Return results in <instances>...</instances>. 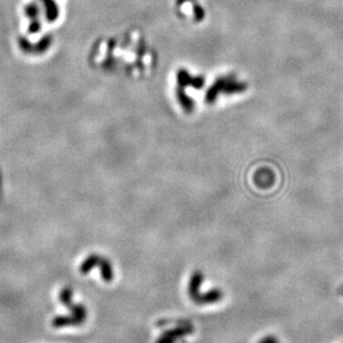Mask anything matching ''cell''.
I'll return each instance as SVG.
<instances>
[{
    "label": "cell",
    "mask_w": 343,
    "mask_h": 343,
    "mask_svg": "<svg viewBox=\"0 0 343 343\" xmlns=\"http://www.w3.org/2000/svg\"><path fill=\"white\" fill-rule=\"evenodd\" d=\"M72 297H73L72 288L66 287L64 288L60 293V301L64 305H66L69 311H71L72 315H74L75 318H77L79 321H82L84 323L85 320L87 319V309H86V307L83 304L73 303Z\"/></svg>",
    "instance_id": "cell-1"
},
{
    "label": "cell",
    "mask_w": 343,
    "mask_h": 343,
    "mask_svg": "<svg viewBox=\"0 0 343 343\" xmlns=\"http://www.w3.org/2000/svg\"><path fill=\"white\" fill-rule=\"evenodd\" d=\"M242 89L243 90L245 89V85L238 83L237 80L228 79V78L219 79L206 95V100L212 101L214 98H215V96H217L221 92H226V93L242 92Z\"/></svg>",
    "instance_id": "cell-2"
},
{
    "label": "cell",
    "mask_w": 343,
    "mask_h": 343,
    "mask_svg": "<svg viewBox=\"0 0 343 343\" xmlns=\"http://www.w3.org/2000/svg\"><path fill=\"white\" fill-rule=\"evenodd\" d=\"M193 330L194 329H193L192 324L179 325L174 329L164 332V333L158 337L156 343H176L180 337H183V336L191 334Z\"/></svg>",
    "instance_id": "cell-3"
},
{
    "label": "cell",
    "mask_w": 343,
    "mask_h": 343,
    "mask_svg": "<svg viewBox=\"0 0 343 343\" xmlns=\"http://www.w3.org/2000/svg\"><path fill=\"white\" fill-rule=\"evenodd\" d=\"M203 281H204V274L201 271H195L190 278L187 292H189V296L194 303H196L198 297L201 296V285Z\"/></svg>",
    "instance_id": "cell-4"
},
{
    "label": "cell",
    "mask_w": 343,
    "mask_h": 343,
    "mask_svg": "<svg viewBox=\"0 0 343 343\" xmlns=\"http://www.w3.org/2000/svg\"><path fill=\"white\" fill-rule=\"evenodd\" d=\"M222 299H223L222 290H219V289H213V290L208 291L204 294H201V296L197 299L196 304L197 305L213 304V303L219 302Z\"/></svg>",
    "instance_id": "cell-5"
},
{
    "label": "cell",
    "mask_w": 343,
    "mask_h": 343,
    "mask_svg": "<svg viewBox=\"0 0 343 343\" xmlns=\"http://www.w3.org/2000/svg\"><path fill=\"white\" fill-rule=\"evenodd\" d=\"M83 322L79 321L74 315H62V317L53 318L51 321V325L53 328H64V326H78L82 325Z\"/></svg>",
    "instance_id": "cell-6"
},
{
    "label": "cell",
    "mask_w": 343,
    "mask_h": 343,
    "mask_svg": "<svg viewBox=\"0 0 343 343\" xmlns=\"http://www.w3.org/2000/svg\"><path fill=\"white\" fill-rule=\"evenodd\" d=\"M100 273H101V277H103V280L107 283L111 282L114 280V270H112V266L110 262L105 259V257L100 256L99 262H98V265Z\"/></svg>",
    "instance_id": "cell-7"
},
{
    "label": "cell",
    "mask_w": 343,
    "mask_h": 343,
    "mask_svg": "<svg viewBox=\"0 0 343 343\" xmlns=\"http://www.w3.org/2000/svg\"><path fill=\"white\" fill-rule=\"evenodd\" d=\"M100 256L96 255V254H92L89 255L87 259H86L82 264L79 266V272L82 273V274H87L89 271H92L95 266L98 265V262H99Z\"/></svg>",
    "instance_id": "cell-8"
},
{
    "label": "cell",
    "mask_w": 343,
    "mask_h": 343,
    "mask_svg": "<svg viewBox=\"0 0 343 343\" xmlns=\"http://www.w3.org/2000/svg\"><path fill=\"white\" fill-rule=\"evenodd\" d=\"M46 6V16L49 21L56 20L58 17V6L53 0H42Z\"/></svg>",
    "instance_id": "cell-9"
},
{
    "label": "cell",
    "mask_w": 343,
    "mask_h": 343,
    "mask_svg": "<svg viewBox=\"0 0 343 343\" xmlns=\"http://www.w3.org/2000/svg\"><path fill=\"white\" fill-rule=\"evenodd\" d=\"M26 14L29 16L31 18H35L37 15L39 14V8L37 7L36 4H29L28 6L26 7Z\"/></svg>",
    "instance_id": "cell-10"
},
{
    "label": "cell",
    "mask_w": 343,
    "mask_h": 343,
    "mask_svg": "<svg viewBox=\"0 0 343 343\" xmlns=\"http://www.w3.org/2000/svg\"><path fill=\"white\" fill-rule=\"evenodd\" d=\"M194 14L196 20H202V18L204 17V12H203V8L200 5H195L194 6Z\"/></svg>",
    "instance_id": "cell-11"
},
{
    "label": "cell",
    "mask_w": 343,
    "mask_h": 343,
    "mask_svg": "<svg viewBox=\"0 0 343 343\" xmlns=\"http://www.w3.org/2000/svg\"><path fill=\"white\" fill-rule=\"evenodd\" d=\"M259 343H280L278 342V340L276 339L275 336H273V335H266L264 336L263 339H261L259 341Z\"/></svg>",
    "instance_id": "cell-12"
}]
</instances>
